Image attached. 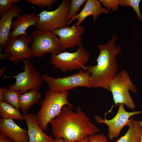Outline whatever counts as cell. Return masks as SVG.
I'll return each mask as SVG.
<instances>
[{
    "label": "cell",
    "instance_id": "cell-1",
    "mask_svg": "<svg viewBox=\"0 0 142 142\" xmlns=\"http://www.w3.org/2000/svg\"><path fill=\"white\" fill-rule=\"evenodd\" d=\"M73 108L63 106L59 114L49 122L55 138H62L67 142H79L99 132L80 107H77L76 112L73 111Z\"/></svg>",
    "mask_w": 142,
    "mask_h": 142
},
{
    "label": "cell",
    "instance_id": "cell-2",
    "mask_svg": "<svg viewBox=\"0 0 142 142\" xmlns=\"http://www.w3.org/2000/svg\"><path fill=\"white\" fill-rule=\"evenodd\" d=\"M117 38L114 36L105 44L97 45L99 50L97 64L82 67L90 74L91 88L101 87L109 91L110 84L117 74L116 57L121 50L120 46L115 44Z\"/></svg>",
    "mask_w": 142,
    "mask_h": 142
},
{
    "label": "cell",
    "instance_id": "cell-3",
    "mask_svg": "<svg viewBox=\"0 0 142 142\" xmlns=\"http://www.w3.org/2000/svg\"><path fill=\"white\" fill-rule=\"evenodd\" d=\"M68 91L59 93L49 89L44 94L40 102V108L37 116L39 124L43 131L47 129L50 121L60 113L62 107L66 105L74 107L68 101Z\"/></svg>",
    "mask_w": 142,
    "mask_h": 142
},
{
    "label": "cell",
    "instance_id": "cell-4",
    "mask_svg": "<svg viewBox=\"0 0 142 142\" xmlns=\"http://www.w3.org/2000/svg\"><path fill=\"white\" fill-rule=\"evenodd\" d=\"M129 91L134 93L137 92L136 86L131 80L129 73L123 69L116 74L110 85L109 91L112 93L116 105L118 106L120 104H123L129 109L135 108Z\"/></svg>",
    "mask_w": 142,
    "mask_h": 142
},
{
    "label": "cell",
    "instance_id": "cell-5",
    "mask_svg": "<svg viewBox=\"0 0 142 142\" xmlns=\"http://www.w3.org/2000/svg\"><path fill=\"white\" fill-rule=\"evenodd\" d=\"M31 35L33 40L30 48L31 58H40L47 53L57 55L63 52L59 38L52 32L36 29Z\"/></svg>",
    "mask_w": 142,
    "mask_h": 142
},
{
    "label": "cell",
    "instance_id": "cell-6",
    "mask_svg": "<svg viewBox=\"0 0 142 142\" xmlns=\"http://www.w3.org/2000/svg\"><path fill=\"white\" fill-rule=\"evenodd\" d=\"M70 6V1L63 0L54 11L42 10L38 14L39 19L35 25L36 29L52 32L68 26L66 19Z\"/></svg>",
    "mask_w": 142,
    "mask_h": 142
},
{
    "label": "cell",
    "instance_id": "cell-7",
    "mask_svg": "<svg viewBox=\"0 0 142 142\" xmlns=\"http://www.w3.org/2000/svg\"><path fill=\"white\" fill-rule=\"evenodd\" d=\"M90 74L83 70L69 76L54 78L46 74L41 77L43 80L47 83L49 89L57 93L67 91L78 87L91 88L90 81Z\"/></svg>",
    "mask_w": 142,
    "mask_h": 142
},
{
    "label": "cell",
    "instance_id": "cell-8",
    "mask_svg": "<svg viewBox=\"0 0 142 142\" xmlns=\"http://www.w3.org/2000/svg\"><path fill=\"white\" fill-rule=\"evenodd\" d=\"M50 63L56 68L65 72L80 69L85 66L90 57L83 45L78 46L76 51H66L58 54H51Z\"/></svg>",
    "mask_w": 142,
    "mask_h": 142
},
{
    "label": "cell",
    "instance_id": "cell-9",
    "mask_svg": "<svg viewBox=\"0 0 142 142\" xmlns=\"http://www.w3.org/2000/svg\"><path fill=\"white\" fill-rule=\"evenodd\" d=\"M22 61L24 63V71L12 77L15 78L16 81L14 84L9 85V89L19 90L22 93L29 90L38 91L43 80L41 75L29 59H23Z\"/></svg>",
    "mask_w": 142,
    "mask_h": 142
},
{
    "label": "cell",
    "instance_id": "cell-10",
    "mask_svg": "<svg viewBox=\"0 0 142 142\" xmlns=\"http://www.w3.org/2000/svg\"><path fill=\"white\" fill-rule=\"evenodd\" d=\"M124 105L123 104H119L116 114L111 119H107L105 117L103 119L99 116H94L95 120L97 123H104L108 126V136L111 141L119 136L121 130L125 126H126L131 116L142 113V111L128 112L125 110Z\"/></svg>",
    "mask_w": 142,
    "mask_h": 142
},
{
    "label": "cell",
    "instance_id": "cell-11",
    "mask_svg": "<svg viewBox=\"0 0 142 142\" xmlns=\"http://www.w3.org/2000/svg\"><path fill=\"white\" fill-rule=\"evenodd\" d=\"M20 37H8L7 44L3 51L10 53V61L17 63L23 59H30L31 54L29 45L32 41L31 37L29 35L23 34Z\"/></svg>",
    "mask_w": 142,
    "mask_h": 142
},
{
    "label": "cell",
    "instance_id": "cell-12",
    "mask_svg": "<svg viewBox=\"0 0 142 142\" xmlns=\"http://www.w3.org/2000/svg\"><path fill=\"white\" fill-rule=\"evenodd\" d=\"M84 31L83 27L74 24L54 31L53 33L58 36L63 50L68 48H73L76 45H82V36Z\"/></svg>",
    "mask_w": 142,
    "mask_h": 142
},
{
    "label": "cell",
    "instance_id": "cell-13",
    "mask_svg": "<svg viewBox=\"0 0 142 142\" xmlns=\"http://www.w3.org/2000/svg\"><path fill=\"white\" fill-rule=\"evenodd\" d=\"M22 115L28 127V142H54L55 139L47 135L43 132L36 115L27 113Z\"/></svg>",
    "mask_w": 142,
    "mask_h": 142
},
{
    "label": "cell",
    "instance_id": "cell-14",
    "mask_svg": "<svg viewBox=\"0 0 142 142\" xmlns=\"http://www.w3.org/2000/svg\"><path fill=\"white\" fill-rule=\"evenodd\" d=\"M0 133L14 142H28L27 130L18 126L12 119H0Z\"/></svg>",
    "mask_w": 142,
    "mask_h": 142
},
{
    "label": "cell",
    "instance_id": "cell-15",
    "mask_svg": "<svg viewBox=\"0 0 142 142\" xmlns=\"http://www.w3.org/2000/svg\"><path fill=\"white\" fill-rule=\"evenodd\" d=\"M109 11L105 8L102 7L99 1L87 0L83 9L78 14L70 19L67 23V25H70L76 19H78V21L76 24L78 25H80L87 17L91 15L93 16V22H95L100 14L104 13L107 15Z\"/></svg>",
    "mask_w": 142,
    "mask_h": 142
},
{
    "label": "cell",
    "instance_id": "cell-16",
    "mask_svg": "<svg viewBox=\"0 0 142 142\" xmlns=\"http://www.w3.org/2000/svg\"><path fill=\"white\" fill-rule=\"evenodd\" d=\"M39 19L38 14L33 12L30 14L25 13L19 15L13 21L11 28L13 31L10 32L8 37L19 38V36L23 34L28 35L26 32L27 29L31 26H35Z\"/></svg>",
    "mask_w": 142,
    "mask_h": 142
},
{
    "label": "cell",
    "instance_id": "cell-17",
    "mask_svg": "<svg viewBox=\"0 0 142 142\" xmlns=\"http://www.w3.org/2000/svg\"><path fill=\"white\" fill-rule=\"evenodd\" d=\"M24 10L16 4L0 20V45L6 46L10 33V30L14 18L20 15Z\"/></svg>",
    "mask_w": 142,
    "mask_h": 142
},
{
    "label": "cell",
    "instance_id": "cell-18",
    "mask_svg": "<svg viewBox=\"0 0 142 142\" xmlns=\"http://www.w3.org/2000/svg\"><path fill=\"white\" fill-rule=\"evenodd\" d=\"M126 126L129 127L127 131L116 142H141V129L138 121L132 118Z\"/></svg>",
    "mask_w": 142,
    "mask_h": 142
},
{
    "label": "cell",
    "instance_id": "cell-19",
    "mask_svg": "<svg viewBox=\"0 0 142 142\" xmlns=\"http://www.w3.org/2000/svg\"><path fill=\"white\" fill-rule=\"evenodd\" d=\"M18 90L8 89L6 87H0V101H3L19 109V98L22 94Z\"/></svg>",
    "mask_w": 142,
    "mask_h": 142
},
{
    "label": "cell",
    "instance_id": "cell-20",
    "mask_svg": "<svg viewBox=\"0 0 142 142\" xmlns=\"http://www.w3.org/2000/svg\"><path fill=\"white\" fill-rule=\"evenodd\" d=\"M41 95L36 90H31L21 94L19 99V103L20 108L23 113H27V111L31 106L38 102Z\"/></svg>",
    "mask_w": 142,
    "mask_h": 142
},
{
    "label": "cell",
    "instance_id": "cell-21",
    "mask_svg": "<svg viewBox=\"0 0 142 142\" xmlns=\"http://www.w3.org/2000/svg\"><path fill=\"white\" fill-rule=\"evenodd\" d=\"M0 115L4 119L24 120L19 109L3 101H0Z\"/></svg>",
    "mask_w": 142,
    "mask_h": 142
},
{
    "label": "cell",
    "instance_id": "cell-22",
    "mask_svg": "<svg viewBox=\"0 0 142 142\" xmlns=\"http://www.w3.org/2000/svg\"><path fill=\"white\" fill-rule=\"evenodd\" d=\"M87 0H72L70 1V6L67 18L68 22L72 17L76 15L80 7L85 3Z\"/></svg>",
    "mask_w": 142,
    "mask_h": 142
},
{
    "label": "cell",
    "instance_id": "cell-23",
    "mask_svg": "<svg viewBox=\"0 0 142 142\" xmlns=\"http://www.w3.org/2000/svg\"><path fill=\"white\" fill-rule=\"evenodd\" d=\"M140 0H120V5L124 7H132L136 13L139 20H142V16L140 11L139 5Z\"/></svg>",
    "mask_w": 142,
    "mask_h": 142
},
{
    "label": "cell",
    "instance_id": "cell-24",
    "mask_svg": "<svg viewBox=\"0 0 142 142\" xmlns=\"http://www.w3.org/2000/svg\"><path fill=\"white\" fill-rule=\"evenodd\" d=\"M20 0H0V16L1 17L7 13L13 5Z\"/></svg>",
    "mask_w": 142,
    "mask_h": 142
},
{
    "label": "cell",
    "instance_id": "cell-25",
    "mask_svg": "<svg viewBox=\"0 0 142 142\" xmlns=\"http://www.w3.org/2000/svg\"><path fill=\"white\" fill-rule=\"evenodd\" d=\"M28 3H32L36 6L44 8L45 6L49 9L52 8V4L56 2V0H26Z\"/></svg>",
    "mask_w": 142,
    "mask_h": 142
},
{
    "label": "cell",
    "instance_id": "cell-26",
    "mask_svg": "<svg viewBox=\"0 0 142 142\" xmlns=\"http://www.w3.org/2000/svg\"><path fill=\"white\" fill-rule=\"evenodd\" d=\"M100 4L104 6V7L107 8L109 11L112 10L115 11L118 9L120 5V0H99Z\"/></svg>",
    "mask_w": 142,
    "mask_h": 142
},
{
    "label": "cell",
    "instance_id": "cell-27",
    "mask_svg": "<svg viewBox=\"0 0 142 142\" xmlns=\"http://www.w3.org/2000/svg\"><path fill=\"white\" fill-rule=\"evenodd\" d=\"M89 142H109L104 134H96L88 136Z\"/></svg>",
    "mask_w": 142,
    "mask_h": 142
},
{
    "label": "cell",
    "instance_id": "cell-28",
    "mask_svg": "<svg viewBox=\"0 0 142 142\" xmlns=\"http://www.w3.org/2000/svg\"><path fill=\"white\" fill-rule=\"evenodd\" d=\"M10 139L0 133V142H12Z\"/></svg>",
    "mask_w": 142,
    "mask_h": 142
},
{
    "label": "cell",
    "instance_id": "cell-29",
    "mask_svg": "<svg viewBox=\"0 0 142 142\" xmlns=\"http://www.w3.org/2000/svg\"><path fill=\"white\" fill-rule=\"evenodd\" d=\"M11 56V54L9 53L3 54L1 52H0V59H1L9 58Z\"/></svg>",
    "mask_w": 142,
    "mask_h": 142
},
{
    "label": "cell",
    "instance_id": "cell-30",
    "mask_svg": "<svg viewBox=\"0 0 142 142\" xmlns=\"http://www.w3.org/2000/svg\"><path fill=\"white\" fill-rule=\"evenodd\" d=\"M54 142H67L62 138H55Z\"/></svg>",
    "mask_w": 142,
    "mask_h": 142
},
{
    "label": "cell",
    "instance_id": "cell-31",
    "mask_svg": "<svg viewBox=\"0 0 142 142\" xmlns=\"http://www.w3.org/2000/svg\"><path fill=\"white\" fill-rule=\"evenodd\" d=\"M78 142H89L88 136L85 137L80 141Z\"/></svg>",
    "mask_w": 142,
    "mask_h": 142
},
{
    "label": "cell",
    "instance_id": "cell-32",
    "mask_svg": "<svg viewBox=\"0 0 142 142\" xmlns=\"http://www.w3.org/2000/svg\"><path fill=\"white\" fill-rule=\"evenodd\" d=\"M138 121L141 129L142 130V121L139 120Z\"/></svg>",
    "mask_w": 142,
    "mask_h": 142
},
{
    "label": "cell",
    "instance_id": "cell-33",
    "mask_svg": "<svg viewBox=\"0 0 142 142\" xmlns=\"http://www.w3.org/2000/svg\"><path fill=\"white\" fill-rule=\"evenodd\" d=\"M141 138V142H142V130L141 129L140 135Z\"/></svg>",
    "mask_w": 142,
    "mask_h": 142
}]
</instances>
